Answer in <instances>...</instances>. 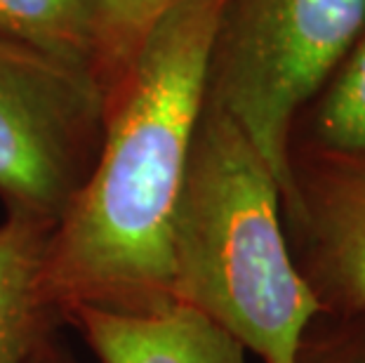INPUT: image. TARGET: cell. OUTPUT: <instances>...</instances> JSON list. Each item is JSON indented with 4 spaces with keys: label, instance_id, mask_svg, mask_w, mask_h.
<instances>
[{
    "label": "cell",
    "instance_id": "obj_7",
    "mask_svg": "<svg viewBox=\"0 0 365 363\" xmlns=\"http://www.w3.org/2000/svg\"><path fill=\"white\" fill-rule=\"evenodd\" d=\"M54 229L24 215L0 224V363H26L64 326L45 281Z\"/></svg>",
    "mask_w": 365,
    "mask_h": 363
},
{
    "label": "cell",
    "instance_id": "obj_12",
    "mask_svg": "<svg viewBox=\"0 0 365 363\" xmlns=\"http://www.w3.org/2000/svg\"><path fill=\"white\" fill-rule=\"evenodd\" d=\"M26 363H81V361L68 352V347H64L59 335H54L48 342H43L38 347Z\"/></svg>",
    "mask_w": 365,
    "mask_h": 363
},
{
    "label": "cell",
    "instance_id": "obj_10",
    "mask_svg": "<svg viewBox=\"0 0 365 363\" xmlns=\"http://www.w3.org/2000/svg\"><path fill=\"white\" fill-rule=\"evenodd\" d=\"M184 3L186 0H104L95 78L106 99L128 76L153 29Z\"/></svg>",
    "mask_w": 365,
    "mask_h": 363
},
{
    "label": "cell",
    "instance_id": "obj_2",
    "mask_svg": "<svg viewBox=\"0 0 365 363\" xmlns=\"http://www.w3.org/2000/svg\"><path fill=\"white\" fill-rule=\"evenodd\" d=\"M170 285L262 363H294L321 316L292 262L278 180L227 111L205 99L170 227Z\"/></svg>",
    "mask_w": 365,
    "mask_h": 363
},
{
    "label": "cell",
    "instance_id": "obj_5",
    "mask_svg": "<svg viewBox=\"0 0 365 363\" xmlns=\"http://www.w3.org/2000/svg\"><path fill=\"white\" fill-rule=\"evenodd\" d=\"M283 224L292 262L321 312H365V160L290 151Z\"/></svg>",
    "mask_w": 365,
    "mask_h": 363
},
{
    "label": "cell",
    "instance_id": "obj_9",
    "mask_svg": "<svg viewBox=\"0 0 365 363\" xmlns=\"http://www.w3.org/2000/svg\"><path fill=\"white\" fill-rule=\"evenodd\" d=\"M102 14L104 0H0V38L95 76Z\"/></svg>",
    "mask_w": 365,
    "mask_h": 363
},
{
    "label": "cell",
    "instance_id": "obj_11",
    "mask_svg": "<svg viewBox=\"0 0 365 363\" xmlns=\"http://www.w3.org/2000/svg\"><path fill=\"white\" fill-rule=\"evenodd\" d=\"M294 363H365V312L316 316L302 337Z\"/></svg>",
    "mask_w": 365,
    "mask_h": 363
},
{
    "label": "cell",
    "instance_id": "obj_3",
    "mask_svg": "<svg viewBox=\"0 0 365 363\" xmlns=\"http://www.w3.org/2000/svg\"><path fill=\"white\" fill-rule=\"evenodd\" d=\"M365 31V0H227L207 99L227 111L290 196V137Z\"/></svg>",
    "mask_w": 365,
    "mask_h": 363
},
{
    "label": "cell",
    "instance_id": "obj_6",
    "mask_svg": "<svg viewBox=\"0 0 365 363\" xmlns=\"http://www.w3.org/2000/svg\"><path fill=\"white\" fill-rule=\"evenodd\" d=\"M64 323L78 330L99 363H245V349L189 307L153 314L76 309Z\"/></svg>",
    "mask_w": 365,
    "mask_h": 363
},
{
    "label": "cell",
    "instance_id": "obj_8",
    "mask_svg": "<svg viewBox=\"0 0 365 363\" xmlns=\"http://www.w3.org/2000/svg\"><path fill=\"white\" fill-rule=\"evenodd\" d=\"M290 151L365 160V31L297 116Z\"/></svg>",
    "mask_w": 365,
    "mask_h": 363
},
{
    "label": "cell",
    "instance_id": "obj_4",
    "mask_svg": "<svg viewBox=\"0 0 365 363\" xmlns=\"http://www.w3.org/2000/svg\"><path fill=\"white\" fill-rule=\"evenodd\" d=\"M106 97L81 66L0 38V198L7 215L66 218L95 168Z\"/></svg>",
    "mask_w": 365,
    "mask_h": 363
},
{
    "label": "cell",
    "instance_id": "obj_1",
    "mask_svg": "<svg viewBox=\"0 0 365 363\" xmlns=\"http://www.w3.org/2000/svg\"><path fill=\"white\" fill-rule=\"evenodd\" d=\"M224 5L186 0L170 12L108 95L95 168L50 241L45 281L61 316L153 314L175 305L170 227Z\"/></svg>",
    "mask_w": 365,
    "mask_h": 363
}]
</instances>
